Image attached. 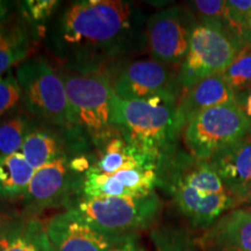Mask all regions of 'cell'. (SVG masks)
<instances>
[{"label": "cell", "mask_w": 251, "mask_h": 251, "mask_svg": "<svg viewBox=\"0 0 251 251\" xmlns=\"http://www.w3.org/2000/svg\"><path fill=\"white\" fill-rule=\"evenodd\" d=\"M235 96L251 89V47L238 52L230 65L221 74Z\"/></svg>", "instance_id": "cell-24"}, {"label": "cell", "mask_w": 251, "mask_h": 251, "mask_svg": "<svg viewBox=\"0 0 251 251\" xmlns=\"http://www.w3.org/2000/svg\"><path fill=\"white\" fill-rule=\"evenodd\" d=\"M251 47V0H227Z\"/></svg>", "instance_id": "cell-27"}, {"label": "cell", "mask_w": 251, "mask_h": 251, "mask_svg": "<svg viewBox=\"0 0 251 251\" xmlns=\"http://www.w3.org/2000/svg\"><path fill=\"white\" fill-rule=\"evenodd\" d=\"M248 134L249 125L236 103H228L198 113L185 126L181 136L191 155L208 162Z\"/></svg>", "instance_id": "cell-7"}, {"label": "cell", "mask_w": 251, "mask_h": 251, "mask_svg": "<svg viewBox=\"0 0 251 251\" xmlns=\"http://www.w3.org/2000/svg\"><path fill=\"white\" fill-rule=\"evenodd\" d=\"M2 251H54L46 225L37 218H25L14 240Z\"/></svg>", "instance_id": "cell-23"}, {"label": "cell", "mask_w": 251, "mask_h": 251, "mask_svg": "<svg viewBox=\"0 0 251 251\" xmlns=\"http://www.w3.org/2000/svg\"><path fill=\"white\" fill-rule=\"evenodd\" d=\"M111 79L115 94L128 101L155 98L179 99L181 94L178 71L151 58L119 65V71L113 72Z\"/></svg>", "instance_id": "cell-11"}, {"label": "cell", "mask_w": 251, "mask_h": 251, "mask_svg": "<svg viewBox=\"0 0 251 251\" xmlns=\"http://www.w3.org/2000/svg\"><path fill=\"white\" fill-rule=\"evenodd\" d=\"M20 7L21 18L26 21L33 33L42 28L43 24L52 17L59 7V1L56 0H27L23 1Z\"/></svg>", "instance_id": "cell-25"}, {"label": "cell", "mask_w": 251, "mask_h": 251, "mask_svg": "<svg viewBox=\"0 0 251 251\" xmlns=\"http://www.w3.org/2000/svg\"><path fill=\"white\" fill-rule=\"evenodd\" d=\"M35 125V120L28 113H12L0 121V156L21 152L25 140Z\"/></svg>", "instance_id": "cell-21"}, {"label": "cell", "mask_w": 251, "mask_h": 251, "mask_svg": "<svg viewBox=\"0 0 251 251\" xmlns=\"http://www.w3.org/2000/svg\"><path fill=\"white\" fill-rule=\"evenodd\" d=\"M146 20L125 0H77L59 12L47 46L64 69L108 72L146 47Z\"/></svg>", "instance_id": "cell-1"}, {"label": "cell", "mask_w": 251, "mask_h": 251, "mask_svg": "<svg viewBox=\"0 0 251 251\" xmlns=\"http://www.w3.org/2000/svg\"><path fill=\"white\" fill-rule=\"evenodd\" d=\"M9 18V6L7 2L0 0V25H2Z\"/></svg>", "instance_id": "cell-32"}, {"label": "cell", "mask_w": 251, "mask_h": 251, "mask_svg": "<svg viewBox=\"0 0 251 251\" xmlns=\"http://www.w3.org/2000/svg\"><path fill=\"white\" fill-rule=\"evenodd\" d=\"M25 221V218H20L14 224L7 226V227L0 229V251H2L6 247L8 246L14 237L17 236L19 231H20L23 224Z\"/></svg>", "instance_id": "cell-28"}, {"label": "cell", "mask_w": 251, "mask_h": 251, "mask_svg": "<svg viewBox=\"0 0 251 251\" xmlns=\"http://www.w3.org/2000/svg\"><path fill=\"white\" fill-rule=\"evenodd\" d=\"M31 37H34L33 30L23 18H8L0 25V76L26 61L30 52Z\"/></svg>", "instance_id": "cell-19"}, {"label": "cell", "mask_w": 251, "mask_h": 251, "mask_svg": "<svg viewBox=\"0 0 251 251\" xmlns=\"http://www.w3.org/2000/svg\"><path fill=\"white\" fill-rule=\"evenodd\" d=\"M155 251H202L187 229L177 225L156 226L150 231Z\"/></svg>", "instance_id": "cell-22"}, {"label": "cell", "mask_w": 251, "mask_h": 251, "mask_svg": "<svg viewBox=\"0 0 251 251\" xmlns=\"http://www.w3.org/2000/svg\"><path fill=\"white\" fill-rule=\"evenodd\" d=\"M150 166L157 168V163L119 135L97 150L90 170L101 175H114L124 170Z\"/></svg>", "instance_id": "cell-18"}, {"label": "cell", "mask_w": 251, "mask_h": 251, "mask_svg": "<svg viewBox=\"0 0 251 251\" xmlns=\"http://www.w3.org/2000/svg\"><path fill=\"white\" fill-rule=\"evenodd\" d=\"M87 150L61 130L35 120V125L25 140L21 153L35 170H39L63 156L80 155Z\"/></svg>", "instance_id": "cell-16"}, {"label": "cell", "mask_w": 251, "mask_h": 251, "mask_svg": "<svg viewBox=\"0 0 251 251\" xmlns=\"http://www.w3.org/2000/svg\"><path fill=\"white\" fill-rule=\"evenodd\" d=\"M157 187L171 198L193 229L205 230L227 212L238 208L213 166L179 146L157 163Z\"/></svg>", "instance_id": "cell-2"}, {"label": "cell", "mask_w": 251, "mask_h": 251, "mask_svg": "<svg viewBox=\"0 0 251 251\" xmlns=\"http://www.w3.org/2000/svg\"><path fill=\"white\" fill-rule=\"evenodd\" d=\"M23 105L34 120L67 134L89 149L91 144L78 127L64 81L57 70L42 58H29L15 70Z\"/></svg>", "instance_id": "cell-4"}, {"label": "cell", "mask_w": 251, "mask_h": 251, "mask_svg": "<svg viewBox=\"0 0 251 251\" xmlns=\"http://www.w3.org/2000/svg\"><path fill=\"white\" fill-rule=\"evenodd\" d=\"M202 251H251V212L231 209L197 238Z\"/></svg>", "instance_id": "cell-14"}, {"label": "cell", "mask_w": 251, "mask_h": 251, "mask_svg": "<svg viewBox=\"0 0 251 251\" xmlns=\"http://www.w3.org/2000/svg\"><path fill=\"white\" fill-rule=\"evenodd\" d=\"M77 125L91 147L102 148L119 136L114 121L115 92L111 74L99 70H58Z\"/></svg>", "instance_id": "cell-5"}, {"label": "cell", "mask_w": 251, "mask_h": 251, "mask_svg": "<svg viewBox=\"0 0 251 251\" xmlns=\"http://www.w3.org/2000/svg\"><path fill=\"white\" fill-rule=\"evenodd\" d=\"M109 251H147L141 242L139 234H131L126 236L121 242L114 246Z\"/></svg>", "instance_id": "cell-29"}, {"label": "cell", "mask_w": 251, "mask_h": 251, "mask_svg": "<svg viewBox=\"0 0 251 251\" xmlns=\"http://www.w3.org/2000/svg\"><path fill=\"white\" fill-rule=\"evenodd\" d=\"M157 187V168H139L114 175H101L89 170L81 181L80 197H141Z\"/></svg>", "instance_id": "cell-13"}, {"label": "cell", "mask_w": 251, "mask_h": 251, "mask_svg": "<svg viewBox=\"0 0 251 251\" xmlns=\"http://www.w3.org/2000/svg\"><path fill=\"white\" fill-rule=\"evenodd\" d=\"M0 199H1V198H0ZM0 212H1V211H0Z\"/></svg>", "instance_id": "cell-34"}, {"label": "cell", "mask_w": 251, "mask_h": 251, "mask_svg": "<svg viewBox=\"0 0 251 251\" xmlns=\"http://www.w3.org/2000/svg\"><path fill=\"white\" fill-rule=\"evenodd\" d=\"M71 157L63 156L35 171L23 197L25 214L28 218H36L50 208H70L80 197L84 176L72 170Z\"/></svg>", "instance_id": "cell-10"}, {"label": "cell", "mask_w": 251, "mask_h": 251, "mask_svg": "<svg viewBox=\"0 0 251 251\" xmlns=\"http://www.w3.org/2000/svg\"><path fill=\"white\" fill-rule=\"evenodd\" d=\"M20 219L19 216L14 214H9V213L0 212V229L7 227V226L14 224L15 221Z\"/></svg>", "instance_id": "cell-31"}, {"label": "cell", "mask_w": 251, "mask_h": 251, "mask_svg": "<svg viewBox=\"0 0 251 251\" xmlns=\"http://www.w3.org/2000/svg\"><path fill=\"white\" fill-rule=\"evenodd\" d=\"M238 52V47L224 30L212 25L197 23L186 57L178 69L181 92L205 78L222 74Z\"/></svg>", "instance_id": "cell-8"}, {"label": "cell", "mask_w": 251, "mask_h": 251, "mask_svg": "<svg viewBox=\"0 0 251 251\" xmlns=\"http://www.w3.org/2000/svg\"><path fill=\"white\" fill-rule=\"evenodd\" d=\"M238 208H243V209H247V211L251 212V186L249 188V191H248L246 198H244V200Z\"/></svg>", "instance_id": "cell-33"}, {"label": "cell", "mask_w": 251, "mask_h": 251, "mask_svg": "<svg viewBox=\"0 0 251 251\" xmlns=\"http://www.w3.org/2000/svg\"><path fill=\"white\" fill-rule=\"evenodd\" d=\"M235 103V94L229 89L221 74L198 81L184 90L178 100V117L185 128L187 122L199 112L215 106Z\"/></svg>", "instance_id": "cell-17"}, {"label": "cell", "mask_w": 251, "mask_h": 251, "mask_svg": "<svg viewBox=\"0 0 251 251\" xmlns=\"http://www.w3.org/2000/svg\"><path fill=\"white\" fill-rule=\"evenodd\" d=\"M46 229L54 251H109L128 236L100 230L75 208L50 218Z\"/></svg>", "instance_id": "cell-12"}, {"label": "cell", "mask_w": 251, "mask_h": 251, "mask_svg": "<svg viewBox=\"0 0 251 251\" xmlns=\"http://www.w3.org/2000/svg\"><path fill=\"white\" fill-rule=\"evenodd\" d=\"M208 163L240 207L251 186V134L216 153Z\"/></svg>", "instance_id": "cell-15"}, {"label": "cell", "mask_w": 251, "mask_h": 251, "mask_svg": "<svg viewBox=\"0 0 251 251\" xmlns=\"http://www.w3.org/2000/svg\"><path fill=\"white\" fill-rule=\"evenodd\" d=\"M35 171L21 152L0 156V198L13 200L24 197Z\"/></svg>", "instance_id": "cell-20"}, {"label": "cell", "mask_w": 251, "mask_h": 251, "mask_svg": "<svg viewBox=\"0 0 251 251\" xmlns=\"http://www.w3.org/2000/svg\"><path fill=\"white\" fill-rule=\"evenodd\" d=\"M235 103L249 125L251 134V89L235 96Z\"/></svg>", "instance_id": "cell-30"}, {"label": "cell", "mask_w": 251, "mask_h": 251, "mask_svg": "<svg viewBox=\"0 0 251 251\" xmlns=\"http://www.w3.org/2000/svg\"><path fill=\"white\" fill-rule=\"evenodd\" d=\"M70 208L105 233L130 235L155 228L163 203L153 191L141 197H79Z\"/></svg>", "instance_id": "cell-6"}, {"label": "cell", "mask_w": 251, "mask_h": 251, "mask_svg": "<svg viewBox=\"0 0 251 251\" xmlns=\"http://www.w3.org/2000/svg\"><path fill=\"white\" fill-rule=\"evenodd\" d=\"M23 103V93L13 72L0 76V121L12 113L19 111Z\"/></svg>", "instance_id": "cell-26"}, {"label": "cell", "mask_w": 251, "mask_h": 251, "mask_svg": "<svg viewBox=\"0 0 251 251\" xmlns=\"http://www.w3.org/2000/svg\"><path fill=\"white\" fill-rule=\"evenodd\" d=\"M197 21L187 6L175 5L150 15L144 41L151 59L169 68L181 65Z\"/></svg>", "instance_id": "cell-9"}, {"label": "cell", "mask_w": 251, "mask_h": 251, "mask_svg": "<svg viewBox=\"0 0 251 251\" xmlns=\"http://www.w3.org/2000/svg\"><path fill=\"white\" fill-rule=\"evenodd\" d=\"M178 100H122L115 94L114 121L121 136L158 163L179 146L184 127L178 117Z\"/></svg>", "instance_id": "cell-3"}]
</instances>
